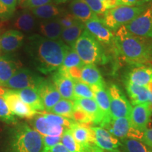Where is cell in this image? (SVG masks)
<instances>
[{
	"label": "cell",
	"instance_id": "cell-2",
	"mask_svg": "<svg viewBox=\"0 0 152 152\" xmlns=\"http://www.w3.org/2000/svg\"><path fill=\"white\" fill-rule=\"evenodd\" d=\"M149 39L137 37L129 33L125 26H122L114 34V48L126 62L142 66L151 58L152 44L149 43Z\"/></svg>",
	"mask_w": 152,
	"mask_h": 152
},
{
	"label": "cell",
	"instance_id": "cell-12",
	"mask_svg": "<svg viewBox=\"0 0 152 152\" xmlns=\"http://www.w3.org/2000/svg\"><path fill=\"white\" fill-rule=\"evenodd\" d=\"M85 27L100 43L106 45H113L114 34L104 23L99 17L97 16L85 23Z\"/></svg>",
	"mask_w": 152,
	"mask_h": 152
},
{
	"label": "cell",
	"instance_id": "cell-14",
	"mask_svg": "<svg viewBox=\"0 0 152 152\" xmlns=\"http://www.w3.org/2000/svg\"><path fill=\"white\" fill-rule=\"evenodd\" d=\"M152 111L149 103L140 104L132 107L130 115V121L132 126L136 130L144 132L147 130Z\"/></svg>",
	"mask_w": 152,
	"mask_h": 152
},
{
	"label": "cell",
	"instance_id": "cell-3",
	"mask_svg": "<svg viewBox=\"0 0 152 152\" xmlns=\"http://www.w3.org/2000/svg\"><path fill=\"white\" fill-rule=\"evenodd\" d=\"M42 136L27 123H18L11 131L7 152H41Z\"/></svg>",
	"mask_w": 152,
	"mask_h": 152
},
{
	"label": "cell",
	"instance_id": "cell-8",
	"mask_svg": "<svg viewBox=\"0 0 152 152\" xmlns=\"http://www.w3.org/2000/svg\"><path fill=\"white\" fill-rule=\"evenodd\" d=\"M44 78L39 74L26 68H20L7 83L5 87L12 90L26 88L37 89Z\"/></svg>",
	"mask_w": 152,
	"mask_h": 152
},
{
	"label": "cell",
	"instance_id": "cell-44",
	"mask_svg": "<svg viewBox=\"0 0 152 152\" xmlns=\"http://www.w3.org/2000/svg\"><path fill=\"white\" fill-rule=\"evenodd\" d=\"M41 152H69L61 143L52 147L43 148Z\"/></svg>",
	"mask_w": 152,
	"mask_h": 152
},
{
	"label": "cell",
	"instance_id": "cell-4",
	"mask_svg": "<svg viewBox=\"0 0 152 152\" xmlns=\"http://www.w3.org/2000/svg\"><path fill=\"white\" fill-rule=\"evenodd\" d=\"M85 65L104 64L107 61L102 44L85 29L72 47Z\"/></svg>",
	"mask_w": 152,
	"mask_h": 152
},
{
	"label": "cell",
	"instance_id": "cell-13",
	"mask_svg": "<svg viewBox=\"0 0 152 152\" xmlns=\"http://www.w3.org/2000/svg\"><path fill=\"white\" fill-rule=\"evenodd\" d=\"M43 112V111H42ZM42 112H39L31 121L33 128L42 136L61 137L65 130H68L61 125L55 124L47 119Z\"/></svg>",
	"mask_w": 152,
	"mask_h": 152
},
{
	"label": "cell",
	"instance_id": "cell-5",
	"mask_svg": "<svg viewBox=\"0 0 152 152\" xmlns=\"http://www.w3.org/2000/svg\"><path fill=\"white\" fill-rule=\"evenodd\" d=\"M147 6L121 5L106 10L102 16V21L110 30L116 31L122 26L128 24L147 9Z\"/></svg>",
	"mask_w": 152,
	"mask_h": 152
},
{
	"label": "cell",
	"instance_id": "cell-47",
	"mask_svg": "<svg viewBox=\"0 0 152 152\" xmlns=\"http://www.w3.org/2000/svg\"><path fill=\"white\" fill-rule=\"evenodd\" d=\"M68 1H72V0H53V1L56 4H60L62 3H66Z\"/></svg>",
	"mask_w": 152,
	"mask_h": 152
},
{
	"label": "cell",
	"instance_id": "cell-41",
	"mask_svg": "<svg viewBox=\"0 0 152 152\" xmlns=\"http://www.w3.org/2000/svg\"><path fill=\"white\" fill-rule=\"evenodd\" d=\"M43 148L52 147L61 143V137L59 136H42Z\"/></svg>",
	"mask_w": 152,
	"mask_h": 152
},
{
	"label": "cell",
	"instance_id": "cell-34",
	"mask_svg": "<svg viewBox=\"0 0 152 152\" xmlns=\"http://www.w3.org/2000/svg\"><path fill=\"white\" fill-rule=\"evenodd\" d=\"M17 0H0V20H7L16 12Z\"/></svg>",
	"mask_w": 152,
	"mask_h": 152
},
{
	"label": "cell",
	"instance_id": "cell-36",
	"mask_svg": "<svg viewBox=\"0 0 152 152\" xmlns=\"http://www.w3.org/2000/svg\"><path fill=\"white\" fill-rule=\"evenodd\" d=\"M61 144L69 152H85L83 147L74 139L70 129L65 130L62 134Z\"/></svg>",
	"mask_w": 152,
	"mask_h": 152
},
{
	"label": "cell",
	"instance_id": "cell-53",
	"mask_svg": "<svg viewBox=\"0 0 152 152\" xmlns=\"http://www.w3.org/2000/svg\"><path fill=\"white\" fill-rule=\"evenodd\" d=\"M0 50H1V37H0Z\"/></svg>",
	"mask_w": 152,
	"mask_h": 152
},
{
	"label": "cell",
	"instance_id": "cell-15",
	"mask_svg": "<svg viewBox=\"0 0 152 152\" xmlns=\"http://www.w3.org/2000/svg\"><path fill=\"white\" fill-rule=\"evenodd\" d=\"M94 133V144L104 150H113L121 147V140L114 137L105 128L100 126L91 127Z\"/></svg>",
	"mask_w": 152,
	"mask_h": 152
},
{
	"label": "cell",
	"instance_id": "cell-49",
	"mask_svg": "<svg viewBox=\"0 0 152 152\" xmlns=\"http://www.w3.org/2000/svg\"><path fill=\"white\" fill-rule=\"evenodd\" d=\"M149 107L151 110L152 111V94L150 93V98H149Z\"/></svg>",
	"mask_w": 152,
	"mask_h": 152
},
{
	"label": "cell",
	"instance_id": "cell-33",
	"mask_svg": "<svg viewBox=\"0 0 152 152\" xmlns=\"http://www.w3.org/2000/svg\"><path fill=\"white\" fill-rule=\"evenodd\" d=\"M85 64L82 61L80 58L73 48L70 47L64 57L61 66L58 68V71H66L73 67H83Z\"/></svg>",
	"mask_w": 152,
	"mask_h": 152
},
{
	"label": "cell",
	"instance_id": "cell-24",
	"mask_svg": "<svg viewBox=\"0 0 152 152\" xmlns=\"http://www.w3.org/2000/svg\"><path fill=\"white\" fill-rule=\"evenodd\" d=\"M125 85L133 106L149 102L150 92L147 87L140 86L127 80H125Z\"/></svg>",
	"mask_w": 152,
	"mask_h": 152
},
{
	"label": "cell",
	"instance_id": "cell-37",
	"mask_svg": "<svg viewBox=\"0 0 152 152\" xmlns=\"http://www.w3.org/2000/svg\"><path fill=\"white\" fill-rule=\"evenodd\" d=\"M0 121L8 123H17L15 115L11 113L6 101L2 96H0Z\"/></svg>",
	"mask_w": 152,
	"mask_h": 152
},
{
	"label": "cell",
	"instance_id": "cell-1",
	"mask_svg": "<svg viewBox=\"0 0 152 152\" xmlns=\"http://www.w3.org/2000/svg\"><path fill=\"white\" fill-rule=\"evenodd\" d=\"M69 48L61 39L52 40L33 34L28 37L25 50L35 69L48 75L60 68Z\"/></svg>",
	"mask_w": 152,
	"mask_h": 152
},
{
	"label": "cell",
	"instance_id": "cell-28",
	"mask_svg": "<svg viewBox=\"0 0 152 152\" xmlns=\"http://www.w3.org/2000/svg\"><path fill=\"white\" fill-rule=\"evenodd\" d=\"M23 102L37 112L45 110L42 101L37 90L34 88H26L20 90H15Z\"/></svg>",
	"mask_w": 152,
	"mask_h": 152
},
{
	"label": "cell",
	"instance_id": "cell-43",
	"mask_svg": "<svg viewBox=\"0 0 152 152\" xmlns=\"http://www.w3.org/2000/svg\"><path fill=\"white\" fill-rule=\"evenodd\" d=\"M141 141L152 149V128L147 129L144 131Z\"/></svg>",
	"mask_w": 152,
	"mask_h": 152
},
{
	"label": "cell",
	"instance_id": "cell-17",
	"mask_svg": "<svg viewBox=\"0 0 152 152\" xmlns=\"http://www.w3.org/2000/svg\"><path fill=\"white\" fill-rule=\"evenodd\" d=\"M20 68V62L14 56L8 54L0 56V85L5 87Z\"/></svg>",
	"mask_w": 152,
	"mask_h": 152
},
{
	"label": "cell",
	"instance_id": "cell-50",
	"mask_svg": "<svg viewBox=\"0 0 152 152\" xmlns=\"http://www.w3.org/2000/svg\"><path fill=\"white\" fill-rule=\"evenodd\" d=\"M147 87L148 88V90H149L150 93H151V94H152V81H151V83H150V84L148 85Z\"/></svg>",
	"mask_w": 152,
	"mask_h": 152
},
{
	"label": "cell",
	"instance_id": "cell-18",
	"mask_svg": "<svg viewBox=\"0 0 152 152\" xmlns=\"http://www.w3.org/2000/svg\"><path fill=\"white\" fill-rule=\"evenodd\" d=\"M70 130L74 139L83 147L85 152H87L92 144H94V133L91 127L74 122L70 127Z\"/></svg>",
	"mask_w": 152,
	"mask_h": 152
},
{
	"label": "cell",
	"instance_id": "cell-46",
	"mask_svg": "<svg viewBox=\"0 0 152 152\" xmlns=\"http://www.w3.org/2000/svg\"><path fill=\"white\" fill-rule=\"evenodd\" d=\"M122 5L125 6H138L142 5L140 0H121Z\"/></svg>",
	"mask_w": 152,
	"mask_h": 152
},
{
	"label": "cell",
	"instance_id": "cell-48",
	"mask_svg": "<svg viewBox=\"0 0 152 152\" xmlns=\"http://www.w3.org/2000/svg\"><path fill=\"white\" fill-rule=\"evenodd\" d=\"M6 90L3 88V87H1V85H0V96H2L4 94V93L6 92Z\"/></svg>",
	"mask_w": 152,
	"mask_h": 152
},
{
	"label": "cell",
	"instance_id": "cell-6",
	"mask_svg": "<svg viewBox=\"0 0 152 152\" xmlns=\"http://www.w3.org/2000/svg\"><path fill=\"white\" fill-rule=\"evenodd\" d=\"M102 128H105L112 135L119 139H135L141 141L144 132L134 129L131 124L130 118H111Z\"/></svg>",
	"mask_w": 152,
	"mask_h": 152
},
{
	"label": "cell",
	"instance_id": "cell-30",
	"mask_svg": "<svg viewBox=\"0 0 152 152\" xmlns=\"http://www.w3.org/2000/svg\"><path fill=\"white\" fill-rule=\"evenodd\" d=\"M85 30V24L80 21L72 27L63 29L61 39L66 45L72 48L74 44L75 43V42L77 41V39L80 37V36L82 35Z\"/></svg>",
	"mask_w": 152,
	"mask_h": 152
},
{
	"label": "cell",
	"instance_id": "cell-23",
	"mask_svg": "<svg viewBox=\"0 0 152 152\" xmlns=\"http://www.w3.org/2000/svg\"><path fill=\"white\" fill-rule=\"evenodd\" d=\"M69 10L75 18L84 24L91 19L97 17L85 0H72L69 4Z\"/></svg>",
	"mask_w": 152,
	"mask_h": 152
},
{
	"label": "cell",
	"instance_id": "cell-40",
	"mask_svg": "<svg viewBox=\"0 0 152 152\" xmlns=\"http://www.w3.org/2000/svg\"><path fill=\"white\" fill-rule=\"evenodd\" d=\"M52 1L53 0H23L20 4L23 8L31 10L41 6L52 3Z\"/></svg>",
	"mask_w": 152,
	"mask_h": 152
},
{
	"label": "cell",
	"instance_id": "cell-11",
	"mask_svg": "<svg viewBox=\"0 0 152 152\" xmlns=\"http://www.w3.org/2000/svg\"><path fill=\"white\" fill-rule=\"evenodd\" d=\"M36 90L42 101L45 110L47 112L50 111L62 99L56 87L50 80L44 78Z\"/></svg>",
	"mask_w": 152,
	"mask_h": 152
},
{
	"label": "cell",
	"instance_id": "cell-29",
	"mask_svg": "<svg viewBox=\"0 0 152 152\" xmlns=\"http://www.w3.org/2000/svg\"><path fill=\"white\" fill-rule=\"evenodd\" d=\"M30 11L36 18L41 19L42 20L58 18L65 14L62 9L52 3L41 6Z\"/></svg>",
	"mask_w": 152,
	"mask_h": 152
},
{
	"label": "cell",
	"instance_id": "cell-16",
	"mask_svg": "<svg viewBox=\"0 0 152 152\" xmlns=\"http://www.w3.org/2000/svg\"><path fill=\"white\" fill-rule=\"evenodd\" d=\"M24 42V35L18 30H8L1 36V49L4 53L10 54L18 50Z\"/></svg>",
	"mask_w": 152,
	"mask_h": 152
},
{
	"label": "cell",
	"instance_id": "cell-42",
	"mask_svg": "<svg viewBox=\"0 0 152 152\" xmlns=\"http://www.w3.org/2000/svg\"><path fill=\"white\" fill-rule=\"evenodd\" d=\"M101 1L106 10H110L122 5L121 0H101Z\"/></svg>",
	"mask_w": 152,
	"mask_h": 152
},
{
	"label": "cell",
	"instance_id": "cell-26",
	"mask_svg": "<svg viewBox=\"0 0 152 152\" xmlns=\"http://www.w3.org/2000/svg\"><path fill=\"white\" fill-rule=\"evenodd\" d=\"M63 28L58 18L41 20L39 23V32L42 36L52 40L61 39Z\"/></svg>",
	"mask_w": 152,
	"mask_h": 152
},
{
	"label": "cell",
	"instance_id": "cell-21",
	"mask_svg": "<svg viewBox=\"0 0 152 152\" xmlns=\"http://www.w3.org/2000/svg\"><path fill=\"white\" fill-rule=\"evenodd\" d=\"M94 92V100L99 108L101 112L104 116V123L100 127L108 123L111 119V111H110V97L109 90L106 88V85L104 86L92 87Z\"/></svg>",
	"mask_w": 152,
	"mask_h": 152
},
{
	"label": "cell",
	"instance_id": "cell-32",
	"mask_svg": "<svg viewBox=\"0 0 152 152\" xmlns=\"http://www.w3.org/2000/svg\"><path fill=\"white\" fill-rule=\"evenodd\" d=\"M121 147L124 152H152V149L144 142L135 139H123Z\"/></svg>",
	"mask_w": 152,
	"mask_h": 152
},
{
	"label": "cell",
	"instance_id": "cell-9",
	"mask_svg": "<svg viewBox=\"0 0 152 152\" xmlns=\"http://www.w3.org/2000/svg\"><path fill=\"white\" fill-rule=\"evenodd\" d=\"M129 33L142 38L152 39V4L141 14L124 26Z\"/></svg>",
	"mask_w": 152,
	"mask_h": 152
},
{
	"label": "cell",
	"instance_id": "cell-39",
	"mask_svg": "<svg viewBox=\"0 0 152 152\" xmlns=\"http://www.w3.org/2000/svg\"><path fill=\"white\" fill-rule=\"evenodd\" d=\"M58 21H59L61 26L63 28V29L72 27L74 25L77 24L80 22V20L75 18L71 14H64L58 18Z\"/></svg>",
	"mask_w": 152,
	"mask_h": 152
},
{
	"label": "cell",
	"instance_id": "cell-35",
	"mask_svg": "<svg viewBox=\"0 0 152 152\" xmlns=\"http://www.w3.org/2000/svg\"><path fill=\"white\" fill-rule=\"evenodd\" d=\"M94 95L92 87L80 80L75 81L74 100L78 99H94Z\"/></svg>",
	"mask_w": 152,
	"mask_h": 152
},
{
	"label": "cell",
	"instance_id": "cell-22",
	"mask_svg": "<svg viewBox=\"0 0 152 152\" xmlns=\"http://www.w3.org/2000/svg\"><path fill=\"white\" fill-rule=\"evenodd\" d=\"M125 80L140 86L147 87L152 81V67L137 66L129 72Z\"/></svg>",
	"mask_w": 152,
	"mask_h": 152
},
{
	"label": "cell",
	"instance_id": "cell-7",
	"mask_svg": "<svg viewBox=\"0 0 152 152\" xmlns=\"http://www.w3.org/2000/svg\"><path fill=\"white\" fill-rule=\"evenodd\" d=\"M108 90L110 97L111 118H130L132 106L121 89L117 85L112 84Z\"/></svg>",
	"mask_w": 152,
	"mask_h": 152
},
{
	"label": "cell",
	"instance_id": "cell-19",
	"mask_svg": "<svg viewBox=\"0 0 152 152\" xmlns=\"http://www.w3.org/2000/svg\"><path fill=\"white\" fill-rule=\"evenodd\" d=\"M52 81L62 99L74 101V85L75 81L60 71H56L53 74Z\"/></svg>",
	"mask_w": 152,
	"mask_h": 152
},
{
	"label": "cell",
	"instance_id": "cell-52",
	"mask_svg": "<svg viewBox=\"0 0 152 152\" xmlns=\"http://www.w3.org/2000/svg\"><path fill=\"white\" fill-rule=\"evenodd\" d=\"M17 1H18V3H21L23 1V0H17Z\"/></svg>",
	"mask_w": 152,
	"mask_h": 152
},
{
	"label": "cell",
	"instance_id": "cell-51",
	"mask_svg": "<svg viewBox=\"0 0 152 152\" xmlns=\"http://www.w3.org/2000/svg\"><path fill=\"white\" fill-rule=\"evenodd\" d=\"M140 1H141L142 4H144V3H145V2H149V1H152V0H140Z\"/></svg>",
	"mask_w": 152,
	"mask_h": 152
},
{
	"label": "cell",
	"instance_id": "cell-27",
	"mask_svg": "<svg viewBox=\"0 0 152 152\" xmlns=\"http://www.w3.org/2000/svg\"><path fill=\"white\" fill-rule=\"evenodd\" d=\"M36 17L29 9H25L18 13L14 19V27L19 31L26 33L33 31L36 27Z\"/></svg>",
	"mask_w": 152,
	"mask_h": 152
},
{
	"label": "cell",
	"instance_id": "cell-38",
	"mask_svg": "<svg viewBox=\"0 0 152 152\" xmlns=\"http://www.w3.org/2000/svg\"><path fill=\"white\" fill-rule=\"evenodd\" d=\"M85 1L96 16L98 17L103 16L106 10L101 0H85Z\"/></svg>",
	"mask_w": 152,
	"mask_h": 152
},
{
	"label": "cell",
	"instance_id": "cell-25",
	"mask_svg": "<svg viewBox=\"0 0 152 152\" xmlns=\"http://www.w3.org/2000/svg\"><path fill=\"white\" fill-rule=\"evenodd\" d=\"M80 81L91 87L106 85L99 70L94 64H86L82 68Z\"/></svg>",
	"mask_w": 152,
	"mask_h": 152
},
{
	"label": "cell",
	"instance_id": "cell-10",
	"mask_svg": "<svg viewBox=\"0 0 152 152\" xmlns=\"http://www.w3.org/2000/svg\"><path fill=\"white\" fill-rule=\"evenodd\" d=\"M2 97L7 102L11 113L14 115L22 118L31 119L39 113V112L35 111L23 102L15 90H7Z\"/></svg>",
	"mask_w": 152,
	"mask_h": 152
},
{
	"label": "cell",
	"instance_id": "cell-31",
	"mask_svg": "<svg viewBox=\"0 0 152 152\" xmlns=\"http://www.w3.org/2000/svg\"><path fill=\"white\" fill-rule=\"evenodd\" d=\"M74 111V101L61 99L52 108L49 113H52L61 116L72 119Z\"/></svg>",
	"mask_w": 152,
	"mask_h": 152
},
{
	"label": "cell",
	"instance_id": "cell-20",
	"mask_svg": "<svg viewBox=\"0 0 152 152\" xmlns=\"http://www.w3.org/2000/svg\"><path fill=\"white\" fill-rule=\"evenodd\" d=\"M74 104L90 118L93 124L101 126L104 123V116L94 99H78L74 100Z\"/></svg>",
	"mask_w": 152,
	"mask_h": 152
},
{
	"label": "cell",
	"instance_id": "cell-45",
	"mask_svg": "<svg viewBox=\"0 0 152 152\" xmlns=\"http://www.w3.org/2000/svg\"><path fill=\"white\" fill-rule=\"evenodd\" d=\"M87 152H121L119 151L118 149H113V150H104L102 149H100L99 147H98L97 146L95 145V144H92L90 146V148L87 149Z\"/></svg>",
	"mask_w": 152,
	"mask_h": 152
}]
</instances>
